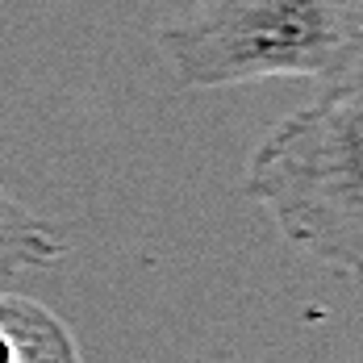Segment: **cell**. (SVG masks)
<instances>
[{"mask_svg": "<svg viewBox=\"0 0 363 363\" xmlns=\"http://www.w3.org/2000/svg\"><path fill=\"white\" fill-rule=\"evenodd\" d=\"M242 192L289 247L330 272L363 276V67L267 130Z\"/></svg>", "mask_w": 363, "mask_h": 363, "instance_id": "1", "label": "cell"}, {"mask_svg": "<svg viewBox=\"0 0 363 363\" xmlns=\"http://www.w3.org/2000/svg\"><path fill=\"white\" fill-rule=\"evenodd\" d=\"M159 50L180 88L342 79L363 67V0H196Z\"/></svg>", "mask_w": 363, "mask_h": 363, "instance_id": "2", "label": "cell"}, {"mask_svg": "<svg viewBox=\"0 0 363 363\" xmlns=\"http://www.w3.org/2000/svg\"><path fill=\"white\" fill-rule=\"evenodd\" d=\"M0 363H84L72 326L34 296L0 289Z\"/></svg>", "mask_w": 363, "mask_h": 363, "instance_id": "3", "label": "cell"}, {"mask_svg": "<svg viewBox=\"0 0 363 363\" xmlns=\"http://www.w3.org/2000/svg\"><path fill=\"white\" fill-rule=\"evenodd\" d=\"M67 255V238L50 218L34 213L9 188H0V289L21 276L55 267Z\"/></svg>", "mask_w": 363, "mask_h": 363, "instance_id": "4", "label": "cell"}]
</instances>
